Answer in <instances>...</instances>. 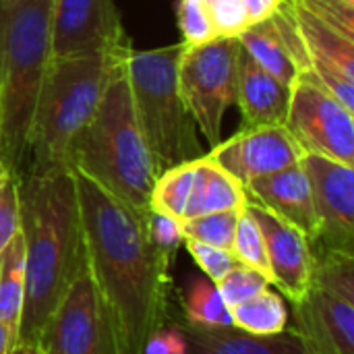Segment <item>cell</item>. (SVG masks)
<instances>
[{
	"instance_id": "obj_1",
	"label": "cell",
	"mask_w": 354,
	"mask_h": 354,
	"mask_svg": "<svg viewBox=\"0 0 354 354\" xmlns=\"http://www.w3.org/2000/svg\"><path fill=\"white\" fill-rule=\"evenodd\" d=\"M87 259L114 324L120 354H145L168 322L170 261L147 232L145 212L122 203L79 170H71Z\"/></svg>"
},
{
	"instance_id": "obj_2",
	"label": "cell",
	"mask_w": 354,
	"mask_h": 354,
	"mask_svg": "<svg viewBox=\"0 0 354 354\" xmlns=\"http://www.w3.org/2000/svg\"><path fill=\"white\" fill-rule=\"evenodd\" d=\"M17 197L19 230L25 243L19 344H37L46 319L89 259L71 170L23 176L17 180Z\"/></svg>"
},
{
	"instance_id": "obj_3",
	"label": "cell",
	"mask_w": 354,
	"mask_h": 354,
	"mask_svg": "<svg viewBox=\"0 0 354 354\" xmlns=\"http://www.w3.org/2000/svg\"><path fill=\"white\" fill-rule=\"evenodd\" d=\"M52 60L50 0H0V162L27 170L37 93Z\"/></svg>"
},
{
	"instance_id": "obj_4",
	"label": "cell",
	"mask_w": 354,
	"mask_h": 354,
	"mask_svg": "<svg viewBox=\"0 0 354 354\" xmlns=\"http://www.w3.org/2000/svg\"><path fill=\"white\" fill-rule=\"evenodd\" d=\"M133 48L52 58L33 110L29 158L23 176L68 170V147L95 114L112 77ZM21 176V178H23Z\"/></svg>"
},
{
	"instance_id": "obj_5",
	"label": "cell",
	"mask_w": 354,
	"mask_h": 354,
	"mask_svg": "<svg viewBox=\"0 0 354 354\" xmlns=\"http://www.w3.org/2000/svg\"><path fill=\"white\" fill-rule=\"evenodd\" d=\"M68 170H79L137 212L149 209L160 174L133 112L124 64L112 77L91 120L73 139Z\"/></svg>"
},
{
	"instance_id": "obj_6",
	"label": "cell",
	"mask_w": 354,
	"mask_h": 354,
	"mask_svg": "<svg viewBox=\"0 0 354 354\" xmlns=\"http://www.w3.org/2000/svg\"><path fill=\"white\" fill-rule=\"evenodd\" d=\"M183 50V41L143 52L131 50L124 62L133 112L158 174L205 156L178 87Z\"/></svg>"
},
{
	"instance_id": "obj_7",
	"label": "cell",
	"mask_w": 354,
	"mask_h": 354,
	"mask_svg": "<svg viewBox=\"0 0 354 354\" xmlns=\"http://www.w3.org/2000/svg\"><path fill=\"white\" fill-rule=\"evenodd\" d=\"M239 37H216L187 46L178 62V87L197 129L214 147L222 139V120L236 104Z\"/></svg>"
},
{
	"instance_id": "obj_8",
	"label": "cell",
	"mask_w": 354,
	"mask_h": 354,
	"mask_svg": "<svg viewBox=\"0 0 354 354\" xmlns=\"http://www.w3.org/2000/svg\"><path fill=\"white\" fill-rule=\"evenodd\" d=\"M37 346L41 354H120L112 317L89 266L60 297L39 332Z\"/></svg>"
},
{
	"instance_id": "obj_9",
	"label": "cell",
	"mask_w": 354,
	"mask_h": 354,
	"mask_svg": "<svg viewBox=\"0 0 354 354\" xmlns=\"http://www.w3.org/2000/svg\"><path fill=\"white\" fill-rule=\"evenodd\" d=\"M284 127L303 153L354 166V112L313 75L305 73L295 81Z\"/></svg>"
},
{
	"instance_id": "obj_10",
	"label": "cell",
	"mask_w": 354,
	"mask_h": 354,
	"mask_svg": "<svg viewBox=\"0 0 354 354\" xmlns=\"http://www.w3.org/2000/svg\"><path fill=\"white\" fill-rule=\"evenodd\" d=\"M52 58L129 48L114 0H50Z\"/></svg>"
},
{
	"instance_id": "obj_11",
	"label": "cell",
	"mask_w": 354,
	"mask_h": 354,
	"mask_svg": "<svg viewBox=\"0 0 354 354\" xmlns=\"http://www.w3.org/2000/svg\"><path fill=\"white\" fill-rule=\"evenodd\" d=\"M301 164L309 176L317 214L311 251L354 255V166L313 153H305Z\"/></svg>"
},
{
	"instance_id": "obj_12",
	"label": "cell",
	"mask_w": 354,
	"mask_h": 354,
	"mask_svg": "<svg viewBox=\"0 0 354 354\" xmlns=\"http://www.w3.org/2000/svg\"><path fill=\"white\" fill-rule=\"evenodd\" d=\"M205 156L245 187L255 178L299 164L305 153L286 127H241Z\"/></svg>"
},
{
	"instance_id": "obj_13",
	"label": "cell",
	"mask_w": 354,
	"mask_h": 354,
	"mask_svg": "<svg viewBox=\"0 0 354 354\" xmlns=\"http://www.w3.org/2000/svg\"><path fill=\"white\" fill-rule=\"evenodd\" d=\"M313 75L340 104L354 112V37L309 12L297 0H288Z\"/></svg>"
},
{
	"instance_id": "obj_14",
	"label": "cell",
	"mask_w": 354,
	"mask_h": 354,
	"mask_svg": "<svg viewBox=\"0 0 354 354\" xmlns=\"http://www.w3.org/2000/svg\"><path fill=\"white\" fill-rule=\"evenodd\" d=\"M245 207L261 228L272 272V284L290 303H299L311 286L313 251L309 239L295 226L286 224L284 220L249 199Z\"/></svg>"
},
{
	"instance_id": "obj_15",
	"label": "cell",
	"mask_w": 354,
	"mask_h": 354,
	"mask_svg": "<svg viewBox=\"0 0 354 354\" xmlns=\"http://www.w3.org/2000/svg\"><path fill=\"white\" fill-rule=\"evenodd\" d=\"M292 307V330L307 354H354V301L309 286V292Z\"/></svg>"
},
{
	"instance_id": "obj_16",
	"label": "cell",
	"mask_w": 354,
	"mask_h": 354,
	"mask_svg": "<svg viewBox=\"0 0 354 354\" xmlns=\"http://www.w3.org/2000/svg\"><path fill=\"white\" fill-rule=\"evenodd\" d=\"M247 199L266 207L286 224L303 232L309 243L317 236V214L313 191L303 164L288 166L280 172L261 176L245 185Z\"/></svg>"
},
{
	"instance_id": "obj_17",
	"label": "cell",
	"mask_w": 354,
	"mask_h": 354,
	"mask_svg": "<svg viewBox=\"0 0 354 354\" xmlns=\"http://www.w3.org/2000/svg\"><path fill=\"white\" fill-rule=\"evenodd\" d=\"M292 87L261 68L241 46L236 71V104L243 127H284Z\"/></svg>"
},
{
	"instance_id": "obj_18",
	"label": "cell",
	"mask_w": 354,
	"mask_h": 354,
	"mask_svg": "<svg viewBox=\"0 0 354 354\" xmlns=\"http://www.w3.org/2000/svg\"><path fill=\"white\" fill-rule=\"evenodd\" d=\"M180 336L185 354H307L295 330H284L272 336H257L234 326L228 328H197L183 324Z\"/></svg>"
},
{
	"instance_id": "obj_19",
	"label": "cell",
	"mask_w": 354,
	"mask_h": 354,
	"mask_svg": "<svg viewBox=\"0 0 354 354\" xmlns=\"http://www.w3.org/2000/svg\"><path fill=\"white\" fill-rule=\"evenodd\" d=\"M245 203H247L245 187L232 174H228L207 156L195 160L193 189L183 220L214 214V212L241 209L245 207Z\"/></svg>"
},
{
	"instance_id": "obj_20",
	"label": "cell",
	"mask_w": 354,
	"mask_h": 354,
	"mask_svg": "<svg viewBox=\"0 0 354 354\" xmlns=\"http://www.w3.org/2000/svg\"><path fill=\"white\" fill-rule=\"evenodd\" d=\"M243 50L270 75L280 79L284 85L292 87L295 81L301 77V71L278 29L274 19H266L259 23L249 25L243 33L236 35Z\"/></svg>"
},
{
	"instance_id": "obj_21",
	"label": "cell",
	"mask_w": 354,
	"mask_h": 354,
	"mask_svg": "<svg viewBox=\"0 0 354 354\" xmlns=\"http://www.w3.org/2000/svg\"><path fill=\"white\" fill-rule=\"evenodd\" d=\"M25 305V243L21 230L0 251V326L10 348L19 344V326Z\"/></svg>"
},
{
	"instance_id": "obj_22",
	"label": "cell",
	"mask_w": 354,
	"mask_h": 354,
	"mask_svg": "<svg viewBox=\"0 0 354 354\" xmlns=\"http://www.w3.org/2000/svg\"><path fill=\"white\" fill-rule=\"evenodd\" d=\"M230 319L232 326L249 332V334H257V336H272V334H280L284 332L288 326V311L284 301L272 292L270 288L255 295L253 299L239 303L236 307L230 309Z\"/></svg>"
},
{
	"instance_id": "obj_23",
	"label": "cell",
	"mask_w": 354,
	"mask_h": 354,
	"mask_svg": "<svg viewBox=\"0 0 354 354\" xmlns=\"http://www.w3.org/2000/svg\"><path fill=\"white\" fill-rule=\"evenodd\" d=\"M193 174H195V160L164 170L156 178V185L149 197V209L183 222L185 209L191 197V189H193Z\"/></svg>"
},
{
	"instance_id": "obj_24",
	"label": "cell",
	"mask_w": 354,
	"mask_h": 354,
	"mask_svg": "<svg viewBox=\"0 0 354 354\" xmlns=\"http://www.w3.org/2000/svg\"><path fill=\"white\" fill-rule=\"evenodd\" d=\"M183 311H185V324L197 326V328H228L232 326L230 319V309L226 307L224 299L218 292V286L203 278L193 280L185 301H183Z\"/></svg>"
},
{
	"instance_id": "obj_25",
	"label": "cell",
	"mask_w": 354,
	"mask_h": 354,
	"mask_svg": "<svg viewBox=\"0 0 354 354\" xmlns=\"http://www.w3.org/2000/svg\"><path fill=\"white\" fill-rule=\"evenodd\" d=\"M241 212H243V207L241 209H228V212H214V214L183 220L180 222L183 239L205 243V245L230 251Z\"/></svg>"
},
{
	"instance_id": "obj_26",
	"label": "cell",
	"mask_w": 354,
	"mask_h": 354,
	"mask_svg": "<svg viewBox=\"0 0 354 354\" xmlns=\"http://www.w3.org/2000/svg\"><path fill=\"white\" fill-rule=\"evenodd\" d=\"M230 253L241 266H247V268L259 272L272 284V272H270V263H268L263 234H261V228H259L257 220L249 214L247 207H243V212H241Z\"/></svg>"
},
{
	"instance_id": "obj_27",
	"label": "cell",
	"mask_w": 354,
	"mask_h": 354,
	"mask_svg": "<svg viewBox=\"0 0 354 354\" xmlns=\"http://www.w3.org/2000/svg\"><path fill=\"white\" fill-rule=\"evenodd\" d=\"M216 286H218V292L224 299L226 307L232 309L239 303H245V301L253 299L255 295L268 290L272 284L259 272H255V270H251L247 266L236 263Z\"/></svg>"
},
{
	"instance_id": "obj_28",
	"label": "cell",
	"mask_w": 354,
	"mask_h": 354,
	"mask_svg": "<svg viewBox=\"0 0 354 354\" xmlns=\"http://www.w3.org/2000/svg\"><path fill=\"white\" fill-rule=\"evenodd\" d=\"M216 37H236L251 23L245 0H201Z\"/></svg>"
},
{
	"instance_id": "obj_29",
	"label": "cell",
	"mask_w": 354,
	"mask_h": 354,
	"mask_svg": "<svg viewBox=\"0 0 354 354\" xmlns=\"http://www.w3.org/2000/svg\"><path fill=\"white\" fill-rule=\"evenodd\" d=\"M176 17H178V27L183 33V44L199 46V44L216 39L214 27L207 19V12L201 0H180Z\"/></svg>"
},
{
	"instance_id": "obj_30",
	"label": "cell",
	"mask_w": 354,
	"mask_h": 354,
	"mask_svg": "<svg viewBox=\"0 0 354 354\" xmlns=\"http://www.w3.org/2000/svg\"><path fill=\"white\" fill-rule=\"evenodd\" d=\"M183 245L187 247V251L191 253V257L197 261V266L201 268V272L205 274V278L212 280L214 284H218L239 263L232 257V253L226 251V249L212 247V245L197 243V241H183Z\"/></svg>"
},
{
	"instance_id": "obj_31",
	"label": "cell",
	"mask_w": 354,
	"mask_h": 354,
	"mask_svg": "<svg viewBox=\"0 0 354 354\" xmlns=\"http://www.w3.org/2000/svg\"><path fill=\"white\" fill-rule=\"evenodd\" d=\"M309 12L354 37V0H297Z\"/></svg>"
},
{
	"instance_id": "obj_32",
	"label": "cell",
	"mask_w": 354,
	"mask_h": 354,
	"mask_svg": "<svg viewBox=\"0 0 354 354\" xmlns=\"http://www.w3.org/2000/svg\"><path fill=\"white\" fill-rule=\"evenodd\" d=\"M145 222H147V232L151 241L166 251L170 257H174L176 249L183 245V230H180V220H174L170 216H164L160 212L147 209L145 212Z\"/></svg>"
},
{
	"instance_id": "obj_33",
	"label": "cell",
	"mask_w": 354,
	"mask_h": 354,
	"mask_svg": "<svg viewBox=\"0 0 354 354\" xmlns=\"http://www.w3.org/2000/svg\"><path fill=\"white\" fill-rule=\"evenodd\" d=\"M19 232V197L17 180L10 176L0 185V251Z\"/></svg>"
},
{
	"instance_id": "obj_34",
	"label": "cell",
	"mask_w": 354,
	"mask_h": 354,
	"mask_svg": "<svg viewBox=\"0 0 354 354\" xmlns=\"http://www.w3.org/2000/svg\"><path fill=\"white\" fill-rule=\"evenodd\" d=\"M145 354H185V342H183V336L180 332H158L147 348H145Z\"/></svg>"
},
{
	"instance_id": "obj_35",
	"label": "cell",
	"mask_w": 354,
	"mask_h": 354,
	"mask_svg": "<svg viewBox=\"0 0 354 354\" xmlns=\"http://www.w3.org/2000/svg\"><path fill=\"white\" fill-rule=\"evenodd\" d=\"M282 0H245V8H247V17H249V23H259V21H266L270 19L276 8L280 6Z\"/></svg>"
},
{
	"instance_id": "obj_36",
	"label": "cell",
	"mask_w": 354,
	"mask_h": 354,
	"mask_svg": "<svg viewBox=\"0 0 354 354\" xmlns=\"http://www.w3.org/2000/svg\"><path fill=\"white\" fill-rule=\"evenodd\" d=\"M6 354H41V351L37 344H17Z\"/></svg>"
},
{
	"instance_id": "obj_37",
	"label": "cell",
	"mask_w": 354,
	"mask_h": 354,
	"mask_svg": "<svg viewBox=\"0 0 354 354\" xmlns=\"http://www.w3.org/2000/svg\"><path fill=\"white\" fill-rule=\"evenodd\" d=\"M10 351V342H8V336H6V330L0 326V354H6Z\"/></svg>"
},
{
	"instance_id": "obj_38",
	"label": "cell",
	"mask_w": 354,
	"mask_h": 354,
	"mask_svg": "<svg viewBox=\"0 0 354 354\" xmlns=\"http://www.w3.org/2000/svg\"><path fill=\"white\" fill-rule=\"evenodd\" d=\"M6 178H10V172H8V170H6V166H4V164L0 162V185H2V183H4Z\"/></svg>"
}]
</instances>
